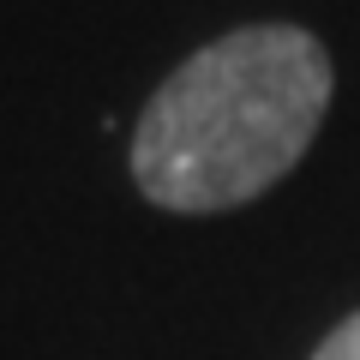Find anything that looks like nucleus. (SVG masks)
I'll return each instance as SVG.
<instances>
[{
    "instance_id": "f03ea898",
    "label": "nucleus",
    "mask_w": 360,
    "mask_h": 360,
    "mask_svg": "<svg viewBox=\"0 0 360 360\" xmlns=\"http://www.w3.org/2000/svg\"><path fill=\"white\" fill-rule=\"evenodd\" d=\"M312 360H360V312L336 324V330L319 342V354H312Z\"/></svg>"
},
{
    "instance_id": "f257e3e1",
    "label": "nucleus",
    "mask_w": 360,
    "mask_h": 360,
    "mask_svg": "<svg viewBox=\"0 0 360 360\" xmlns=\"http://www.w3.org/2000/svg\"><path fill=\"white\" fill-rule=\"evenodd\" d=\"M330 108V54L295 25H252L162 78L132 132V174L162 210H229L288 174Z\"/></svg>"
}]
</instances>
